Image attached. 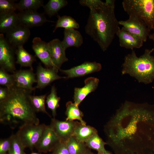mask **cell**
I'll use <instances>...</instances> for the list:
<instances>
[{
    "instance_id": "obj_1",
    "label": "cell",
    "mask_w": 154,
    "mask_h": 154,
    "mask_svg": "<svg viewBox=\"0 0 154 154\" xmlns=\"http://www.w3.org/2000/svg\"><path fill=\"white\" fill-rule=\"evenodd\" d=\"M8 89L7 98L0 102L1 123L12 128L39 124L30 99L31 92L15 86Z\"/></svg>"
},
{
    "instance_id": "obj_2",
    "label": "cell",
    "mask_w": 154,
    "mask_h": 154,
    "mask_svg": "<svg viewBox=\"0 0 154 154\" xmlns=\"http://www.w3.org/2000/svg\"><path fill=\"white\" fill-rule=\"evenodd\" d=\"M115 2L114 0H106L100 7L90 9L85 27L86 33L103 51L109 47L120 28L115 14Z\"/></svg>"
},
{
    "instance_id": "obj_3",
    "label": "cell",
    "mask_w": 154,
    "mask_h": 154,
    "mask_svg": "<svg viewBox=\"0 0 154 154\" xmlns=\"http://www.w3.org/2000/svg\"><path fill=\"white\" fill-rule=\"evenodd\" d=\"M154 48L146 49L139 57L135 51L126 55L122 65V75L128 74L139 83L147 84L154 80V56L151 53Z\"/></svg>"
},
{
    "instance_id": "obj_4",
    "label": "cell",
    "mask_w": 154,
    "mask_h": 154,
    "mask_svg": "<svg viewBox=\"0 0 154 154\" xmlns=\"http://www.w3.org/2000/svg\"><path fill=\"white\" fill-rule=\"evenodd\" d=\"M124 11L141 19L151 31L154 29V0H123Z\"/></svg>"
},
{
    "instance_id": "obj_5",
    "label": "cell",
    "mask_w": 154,
    "mask_h": 154,
    "mask_svg": "<svg viewBox=\"0 0 154 154\" xmlns=\"http://www.w3.org/2000/svg\"><path fill=\"white\" fill-rule=\"evenodd\" d=\"M47 125L28 124L19 128L16 134L25 148L32 150L38 142Z\"/></svg>"
},
{
    "instance_id": "obj_6",
    "label": "cell",
    "mask_w": 154,
    "mask_h": 154,
    "mask_svg": "<svg viewBox=\"0 0 154 154\" xmlns=\"http://www.w3.org/2000/svg\"><path fill=\"white\" fill-rule=\"evenodd\" d=\"M16 48L8 41L3 34H0V66L6 71L13 73L15 71Z\"/></svg>"
},
{
    "instance_id": "obj_7",
    "label": "cell",
    "mask_w": 154,
    "mask_h": 154,
    "mask_svg": "<svg viewBox=\"0 0 154 154\" xmlns=\"http://www.w3.org/2000/svg\"><path fill=\"white\" fill-rule=\"evenodd\" d=\"M119 23L127 31L138 37L144 42L146 41L151 30L141 19L136 16L131 15L127 20L119 21Z\"/></svg>"
},
{
    "instance_id": "obj_8",
    "label": "cell",
    "mask_w": 154,
    "mask_h": 154,
    "mask_svg": "<svg viewBox=\"0 0 154 154\" xmlns=\"http://www.w3.org/2000/svg\"><path fill=\"white\" fill-rule=\"evenodd\" d=\"M78 121H62L55 118L51 119L50 126L61 141L66 142L73 136Z\"/></svg>"
},
{
    "instance_id": "obj_9",
    "label": "cell",
    "mask_w": 154,
    "mask_h": 154,
    "mask_svg": "<svg viewBox=\"0 0 154 154\" xmlns=\"http://www.w3.org/2000/svg\"><path fill=\"white\" fill-rule=\"evenodd\" d=\"M17 14L19 24L29 28L41 26L46 22H54L48 20L44 13L37 11L25 10L20 11Z\"/></svg>"
},
{
    "instance_id": "obj_10",
    "label": "cell",
    "mask_w": 154,
    "mask_h": 154,
    "mask_svg": "<svg viewBox=\"0 0 154 154\" xmlns=\"http://www.w3.org/2000/svg\"><path fill=\"white\" fill-rule=\"evenodd\" d=\"M12 75L16 87L31 92L35 89L33 86L37 82V80L33 69L15 71Z\"/></svg>"
},
{
    "instance_id": "obj_11",
    "label": "cell",
    "mask_w": 154,
    "mask_h": 154,
    "mask_svg": "<svg viewBox=\"0 0 154 154\" xmlns=\"http://www.w3.org/2000/svg\"><path fill=\"white\" fill-rule=\"evenodd\" d=\"M31 35L29 28L19 24L6 33V38L16 48L23 46Z\"/></svg>"
},
{
    "instance_id": "obj_12",
    "label": "cell",
    "mask_w": 154,
    "mask_h": 154,
    "mask_svg": "<svg viewBox=\"0 0 154 154\" xmlns=\"http://www.w3.org/2000/svg\"><path fill=\"white\" fill-rule=\"evenodd\" d=\"M58 70L50 68H45L39 64L37 67L36 75L37 84L35 89L43 88L49 85L52 82L61 78L66 79V77L59 76Z\"/></svg>"
},
{
    "instance_id": "obj_13",
    "label": "cell",
    "mask_w": 154,
    "mask_h": 154,
    "mask_svg": "<svg viewBox=\"0 0 154 154\" xmlns=\"http://www.w3.org/2000/svg\"><path fill=\"white\" fill-rule=\"evenodd\" d=\"M102 68V65L100 63L96 62H88L69 69H60V71L67 76V78H69L82 76L98 72Z\"/></svg>"
},
{
    "instance_id": "obj_14",
    "label": "cell",
    "mask_w": 154,
    "mask_h": 154,
    "mask_svg": "<svg viewBox=\"0 0 154 154\" xmlns=\"http://www.w3.org/2000/svg\"><path fill=\"white\" fill-rule=\"evenodd\" d=\"M60 141L50 126L47 125L35 148L39 152L46 153L52 151Z\"/></svg>"
},
{
    "instance_id": "obj_15",
    "label": "cell",
    "mask_w": 154,
    "mask_h": 154,
    "mask_svg": "<svg viewBox=\"0 0 154 154\" xmlns=\"http://www.w3.org/2000/svg\"><path fill=\"white\" fill-rule=\"evenodd\" d=\"M32 47L36 56L46 68H54L58 70L53 64L49 51L48 42L39 37H36L32 41Z\"/></svg>"
},
{
    "instance_id": "obj_16",
    "label": "cell",
    "mask_w": 154,
    "mask_h": 154,
    "mask_svg": "<svg viewBox=\"0 0 154 154\" xmlns=\"http://www.w3.org/2000/svg\"><path fill=\"white\" fill-rule=\"evenodd\" d=\"M50 55L55 67L58 70L62 64L68 60L66 55L62 41L58 38L53 39L48 42Z\"/></svg>"
},
{
    "instance_id": "obj_17",
    "label": "cell",
    "mask_w": 154,
    "mask_h": 154,
    "mask_svg": "<svg viewBox=\"0 0 154 154\" xmlns=\"http://www.w3.org/2000/svg\"><path fill=\"white\" fill-rule=\"evenodd\" d=\"M116 35L118 38L120 46L133 50L139 48L143 45L144 42L137 36L127 31L122 27L120 28Z\"/></svg>"
},
{
    "instance_id": "obj_18",
    "label": "cell",
    "mask_w": 154,
    "mask_h": 154,
    "mask_svg": "<svg viewBox=\"0 0 154 154\" xmlns=\"http://www.w3.org/2000/svg\"><path fill=\"white\" fill-rule=\"evenodd\" d=\"M84 82L85 86L83 87L76 88L74 89V103L78 106L88 94L97 89L99 80L96 78L90 77L86 79Z\"/></svg>"
},
{
    "instance_id": "obj_19",
    "label": "cell",
    "mask_w": 154,
    "mask_h": 154,
    "mask_svg": "<svg viewBox=\"0 0 154 154\" xmlns=\"http://www.w3.org/2000/svg\"><path fill=\"white\" fill-rule=\"evenodd\" d=\"M64 34L62 43L65 50L69 47H79L83 43V37L80 33L74 29H64Z\"/></svg>"
},
{
    "instance_id": "obj_20",
    "label": "cell",
    "mask_w": 154,
    "mask_h": 154,
    "mask_svg": "<svg viewBox=\"0 0 154 154\" xmlns=\"http://www.w3.org/2000/svg\"><path fill=\"white\" fill-rule=\"evenodd\" d=\"M19 24L18 14L15 12L0 14V33H6Z\"/></svg>"
},
{
    "instance_id": "obj_21",
    "label": "cell",
    "mask_w": 154,
    "mask_h": 154,
    "mask_svg": "<svg viewBox=\"0 0 154 154\" xmlns=\"http://www.w3.org/2000/svg\"><path fill=\"white\" fill-rule=\"evenodd\" d=\"M98 133L97 130L91 126L83 124L78 122L73 136L77 140L85 143L95 133Z\"/></svg>"
},
{
    "instance_id": "obj_22",
    "label": "cell",
    "mask_w": 154,
    "mask_h": 154,
    "mask_svg": "<svg viewBox=\"0 0 154 154\" xmlns=\"http://www.w3.org/2000/svg\"><path fill=\"white\" fill-rule=\"evenodd\" d=\"M17 57L16 63L22 67H29L33 69L32 64L36 61L35 57L30 54L23 48V46L17 48L15 50Z\"/></svg>"
},
{
    "instance_id": "obj_23",
    "label": "cell",
    "mask_w": 154,
    "mask_h": 154,
    "mask_svg": "<svg viewBox=\"0 0 154 154\" xmlns=\"http://www.w3.org/2000/svg\"><path fill=\"white\" fill-rule=\"evenodd\" d=\"M66 120L72 121L77 120L83 124H86L82 119L83 113L79 109L78 105L71 101H68L66 103Z\"/></svg>"
},
{
    "instance_id": "obj_24",
    "label": "cell",
    "mask_w": 154,
    "mask_h": 154,
    "mask_svg": "<svg viewBox=\"0 0 154 154\" xmlns=\"http://www.w3.org/2000/svg\"><path fill=\"white\" fill-rule=\"evenodd\" d=\"M68 4V2L66 0H50L43 7L45 13L51 17Z\"/></svg>"
},
{
    "instance_id": "obj_25",
    "label": "cell",
    "mask_w": 154,
    "mask_h": 154,
    "mask_svg": "<svg viewBox=\"0 0 154 154\" xmlns=\"http://www.w3.org/2000/svg\"><path fill=\"white\" fill-rule=\"evenodd\" d=\"M60 99V97L57 95L56 88L54 86H53L50 94L46 97V102L48 108L51 111L54 118L56 116V110L59 106Z\"/></svg>"
},
{
    "instance_id": "obj_26",
    "label": "cell",
    "mask_w": 154,
    "mask_h": 154,
    "mask_svg": "<svg viewBox=\"0 0 154 154\" xmlns=\"http://www.w3.org/2000/svg\"><path fill=\"white\" fill-rule=\"evenodd\" d=\"M58 20L53 33H54L58 28H63L64 29H78L80 27L79 24L72 17L66 15L60 16L57 15Z\"/></svg>"
},
{
    "instance_id": "obj_27",
    "label": "cell",
    "mask_w": 154,
    "mask_h": 154,
    "mask_svg": "<svg viewBox=\"0 0 154 154\" xmlns=\"http://www.w3.org/2000/svg\"><path fill=\"white\" fill-rule=\"evenodd\" d=\"M66 144L70 154H82L88 148L85 143L77 140L73 136L66 142Z\"/></svg>"
},
{
    "instance_id": "obj_28",
    "label": "cell",
    "mask_w": 154,
    "mask_h": 154,
    "mask_svg": "<svg viewBox=\"0 0 154 154\" xmlns=\"http://www.w3.org/2000/svg\"><path fill=\"white\" fill-rule=\"evenodd\" d=\"M46 94L40 96L30 95L29 98L32 105L36 112L45 113L51 117L46 110L45 103Z\"/></svg>"
},
{
    "instance_id": "obj_29",
    "label": "cell",
    "mask_w": 154,
    "mask_h": 154,
    "mask_svg": "<svg viewBox=\"0 0 154 154\" xmlns=\"http://www.w3.org/2000/svg\"><path fill=\"white\" fill-rule=\"evenodd\" d=\"M85 143L90 149L95 150L98 153L104 151L105 149V145L106 143L96 133L88 139Z\"/></svg>"
},
{
    "instance_id": "obj_30",
    "label": "cell",
    "mask_w": 154,
    "mask_h": 154,
    "mask_svg": "<svg viewBox=\"0 0 154 154\" xmlns=\"http://www.w3.org/2000/svg\"><path fill=\"white\" fill-rule=\"evenodd\" d=\"M43 2L42 0H21L17 3V10L19 11L25 10L37 11L43 7Z\"/></svg>"
},
{
    "instance_id": "obj_31",
    "label": "cell",
    "mask_w": 154,
    "mask_h": 154,
    "mask_svg": "<svg viewBox=\"0 0 154 154\" xmlns=\"http://www.w3.org/2000/svg\"><path fill=\"white\" fill-rule=\"evenodd\" d=\"M11 145L8 154H26L24 151L25 148L18 139L16 135H11Z\"/></svg>"
},
{
    "instance_id": "obj_32",
    "label": "cell",
    "mask_w": 154,
    "mask_h": 154,
    "mask_svg": "<svg viewBox=\"0 0 154 154\" xmlns=\"http://www.w3.org/2000/svg\"><path fill=\"white\" fill-rule=\"evenodd\" d=\"M0 84L8 89L15 86L12 74H9L5 70L1 68H0Z\"/></svg>"
},
{
    "instance_id": "obj_33",
    "label": "cell",
    "mask_w": 154,
    "mask_h": 154,
    "mask_svg": "<svg viewBox=\"0 0 154 154\" xmlns=\"http://www.w3.org/2000/svg\"><path fill=\"white\" fill-rule=\"evenodd\" d=\"M15 1L0 0V14L15 12L17 10Z\"/></svg>"
},
{
    "instance_id": "obj_34",
    "label": "cell",
    "mask_w": 154,
    "mask_h": 154,
    "mask_svg": "<svg viewBox=\"0 0 154 154\" xmlns=\"http://www.w3.org/2000/svg\"><path fill=\"white\" fill-rule=\"evenodd\" d=\"M104 2L100 0H81L80 4L82 6L87 7L90 9L98 8L102 5Z\"/></svg>"
},
{
    "instance_id": "obj_35",
    "label": "cell",
    "mask_w": 154,
    "mask_h": 154,
    "mask_svg": "<svg viewBox=\"0 0 154 154\" xmlns=\"http://www.w3.org/2000/svg\"><path fill=\"white\" fill-rule=\"evenodd\" d=\"M12 136L5 139H1L0 140V154H7L10 147Z\"/></svg>"
},
{
    "instance_id": "obj_36",
    "label": "cell",
    "mask_w": 154,
    "mask_h": 154,
    "mask_svg": "<svg viewBox=\"0 0 154 154\" xmlns=\"http://www.w3.org/2000/svg\"><path fill=\"white\" fill-rule=\"evenodd\" d=\"M52 154H70L66 142L60 141L52 150Z\"/></svg>"
},
{
    "instance_id": "obj_37",
    "label": "cell",
    "mask_w": 154,
    "mask_h": 154,
    "mask_svg": "<svg viewBox=\"0 0 154 154\" xmlns=\"http://www.w3.org/2000/svg\"><path fill=\"white\" fill-rule=\"evenodd\" d=\"M8 92V89L7 88L0 87V102L4 101L7 98Z\"/></svg>"
},
{
    "instance_id": "obj_38",
    "label": "cell",
    "mask_w": 154,
    "mask_h": 154,
    "mask_svg": "<svg viewBox=\"0 0 154 154\" xmlns=\"http://www.w3.org/2000/svg\"><path fill=\"white\" fill-rule=\"evenodd\" d=\"M82 154H95L92 153L90 150L89 148H88Z\"/></svg>"
},
{
    "instance_id": "obj_39",
    "label": "cell",
    "mask_w": 154,
    "mask_h": 154,
    "mask_svg": "<svg viewBox=\"0 0 154 154\" xmlns=\"http://www.w3.org/2000/svg\"><path fill=\"white\" fill-rule=\"evenodd\" d=\"M97 154H112V153L109 151H108L105 149L103 152L100 153H98Z\"/></svg>"
},
{
    "instance_id": "obj_40",
    "label": "cell",
    "mask_w": 154,
    "mask_h": 154,
    "mask_svg": "<svg viewBox=\"0 0 154 154\" xmlns=\"http://www.w3.org/2000/svg\"><path fill=\"white\" fill-rule=\"evenodd\" d=\"M148 38L154 41V33L152 34H150Z\"/></svg>"
},
{
    "instance_id": "obj_41",
    "label": "cell",
    "mask_w": 154,
    "mask_h": 154,
    "mask_svg": "<svg viewBox=\"0 0 154 154\" xmlns=\"http://www.w3.org/2000/svg\"><path fill=\"white\" fill-rule=\"evenodd\" d=\"M29 154H39V153H32Z\"/></svg>"
},
{
    "instance_id": "obj_42",
    "label": "cell",
    "mask_w": 154,
    "mask_h": 154,
    "mask_svg": "<svg viewBox=\"0 0 154 154\" xmlns=\"http://www.w3.org/2000/svg\"><path fill=\"white\" fill-rule=\"evenodd\" d=\"M7 154H8L7 153Z\"/></svg>"
}]
</instances>
